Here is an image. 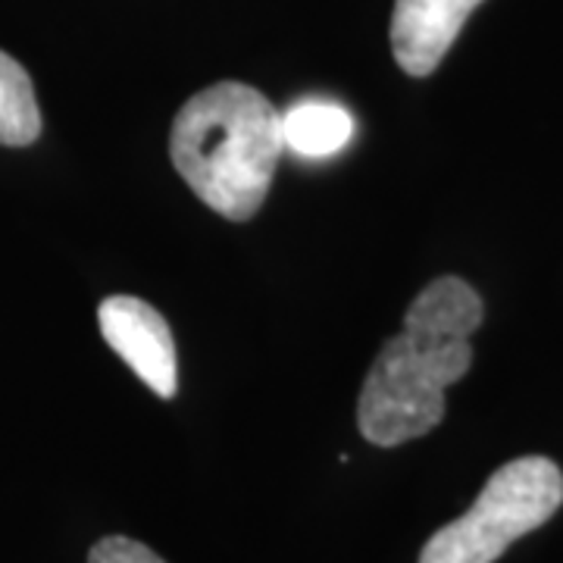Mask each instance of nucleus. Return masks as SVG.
Wrapping results in <instances>:
<instances>
[{
  "instance_id": "f257e3e1",
  "label": "nucleus",
  "mask_w": 563,
  "mask_h": 563,
  "mask_svg": "<svg viewBox=\"0 0 563 563\" xmlns=\"http://www.w3.org/2000/svg\"><path fill=\"white\" fill-rule=\"evenodd\" d=\"M483 298L457 276L429 282L404 313L363 379L357 426L379 448L422 439L444 420V391L473 366L470 335L483 325Z\"/></svg>"
},
{
  "instance_id": "f03ea898",
  "label": "nucleus",
  "mask_w": 563,
  "mask_h": 563,
  "mask_svg": "<svg viewBox=\"0 0 563 563\" xmlns=\"http://www.w3.org/2000/svg\"><path fill=\"white\" fill-rule=\"evenodd\" d=\"M282 113L244 81H217L181 103L169 154L188 188L225 220H251L269 195Z\"/></svg>"
},
{
  "instance_id": "7ed1b4c3",
  "label": "nucleus",
  "mask_w": 563,
  "mask_h": 563,
  "mask_svg": "<svg viewBox=\"0 0 563 563\" xmlns=\"http://www.w3.org/2000/svg\"><path fill=\"white\" fill-rule=\"evenodd\" d=\"M563 504L561 466L548 457L504 463L461 520L442 526L420 563H495L517 539L544 526Z\"/></svg>"
},
{
  "instance_id": "20e7f679",
  "label": "nucleus",
  "mask_w": 563,
  "mask_h": 563,
  "mask_svg": "<svg viewBox=\"0 0 563 563\" xmlns=\"http://www.w3.org/2000/svg\"><path fill=\"white\" fill-rule=\"evenodd\" d=\"M103 342L110 344L129 369L147 385L154 395L173 398L179 388V363L169 322L141 298L113 295L98 310Z\"/></svg>"
},
{
  "instance_id": "39448f33",
  "label": "nucleus",
  "mask_w": 563,
  "mask_h": 563,
  "mask_svg": "<svg viewBox=\"0 0 563 563\" xmlns=\"http://www.w3.org/2000/svg\"><path fill=\"white\" fill-rule=\"evenodd\" d=\"M483 0H395L391 51L407 76H429Z\"/></svg>"
},
{
  "instance_id": "423d86ee",
  "label": "nucleus",
  "mask_w": 563,
  "mask_h": 563,
  "mask_svg": "<svg viewBox=\"0 0 563 563\" xmlns=\"http://www.w3.org/2000/svg\"><path fill=\"white\" fill-rule=\"evenodd\" d=\"M354 135V120L342 103L307 98L288 113H282V139L285 147L298 157H332Z\"/></svg>"
},
{
  "instance_id": "0eeeda50",
  "label": "nucleus",
  "mask_w": 563,
  "mask_h": 563,
  "mask_svg": "<svg viewBox=\"0 0 563 563\" xmlns=\"http://www.w3.org/2000/svg\"><path fill=\"white\" fill-rule=\"evenodd\" d=\"M41 135V110L29 73L0 51V144L25 147Z\"/></svg>"
},
{
  "instance_id": "6e6552de",
  "label": "nucleus",
  "mask_w": 563,
  "mask_h": 563,
  "mask_svg": "<svg viewBox=\"0 0 563 563\" xmlns=\"http://www.w3.org/2000/svg\"><path fill=\"white\" fill-rule=\"evenodd\" d=\"M88 563H166L157 558L147 544L125 539V536H107L91 548Z\"/></svg>"
}]
</instances>
